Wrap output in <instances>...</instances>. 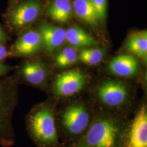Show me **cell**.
Listing matches in <instances>:
<instances>
[{
  "label": "cell",
  "mask_w": 147,
  "mask_h": 147,
  "mask_svg": "<svg viewBox=\"0 0 147 147\" xmlns=\"http://www.w3.org/2000/svg\"><path fill=\"white\" fill-rule=\"evenodd\" d=\"M73 8L70 0H53L45 9V15L59 23L68 22L73 16Z\"/></svg>",
  "instance_id": "7c38bea8"
},
{
  "label": "cell",
  "mask_w": 147,
  "mask_h": 147,
  "mask_svg": "<svg viewBox=\"0 0 147 147\" xmlns=\"http://www.w3.org/2000/svg\"><path fill=\"white\" fill-rule=\"evenodd\" d=\"M123 147H147V109L142 105L128 125Z\"/></svg>",
  "instance_id": "52a82bcc"
},
{
  "label": "cell",
  "mask_w": 147,
  "mask_h": 147,
  "mask_svg": "<svg viewBox=\"0 0 147 147\" xmlns=\"http://www.w3.org/2000/svg\"><path fill=\"white\" fill-rule=\"evenodd\" d=\"M42 9L40 2L30 0L14 8L7 18V25L13 31H19L34 22Z\"/></svg>",
  "instance_id": "8992f818"
},
{
  "label": "cell",
  "mask_w": 147,
  "mask_h": 147,
  "mask_svg": "<svg viewBox=\"0 0 147 147\" xmlns=\"http://www.w3.org/2000/svg\"><path fill=\"white\" fill-rule=\"evenodd\" d=\"M65 40L73 47L80 49L95 47L97 45L94 37L76 26L70 27L65 30Z\"/></svg>",
  "instance_id": "4fadbf2b"
},
{
  "label": "cell",
  "mask_w": 147,
  "mask_h": 147,
  "mask_svg": "<svg viewBox=\"0 0 147 147\" xmlns=\"http://www.w3.org/2000/svg\"><path fill=\"white\" fill-rule=\"evenodd\" d=\"M94 8L99 23L105 22L107 14V0H90Z\"/></svg>",
  "instance_id": "d6986e66"
},
{
  "label": "cell",
  "mask_w": 147,
  "mask_h": 147,
  "mask_svg": "<svg viewBox=\"0 0 147 147\" xmlns=\"http://www.w3.org/2000/svg\"><path fill=\"white\" fill-rule=\"evenodd\" d=\"M89 109L81 102H74L67 106L58 116L61 132L67 138H81L87 131L92 121Z\"/></svg>",
  "instance_id": "3957f363"
},
{
  "label": "cell",
  "mask_w": 147,
  "mask_h": 147,
  "mask_svg": "<svg viewBox=\"0 0 147 147\" xmlns=\"http://www.w3.org/2000/svg\"><path fill=\"white\" fill-rule=\"evenodd\" d=\"M42 46V39L38 30L28 29L20 34L11 47L10 56H32L39 53Z\"/></svg>",
  "instance_id": "ba28073f"
},
{
  "label": "cell",
  "mask_w": 147,
  "mask_h": 147,
  "mask_svg": "<svg viewBox=\"0 0 147 147\" xmlns=\"http://www.w3.org/2000/svg\"><path fill=\"white\" fill-rule=\"evenodd\" d=\"M86 84L87 77L80 69L69 70L56 77L53 83V92L58 97L71 96L81 92Z\"/></svg>",
  "instance_id": "5b68a950"
},
{
  "label": "cell",
  "mask_w": 147,
  "mask_h": 147,
  "mask_svg": "<svg viewBox=\"0 0 147 147\" xmlns=\"http://www.w3.org/2000/svg\"><path fill=\"white\" fill-rule=\"evenodd\" d=\"M103 48L89 47L81 49L78 53V59L88 65H94L100 63L105 55Z\"/></svg>",
  "instance_id": "2e32d148"
},
{
  "label": "cell",
  "mask_w": 147,
  "mask_h": 147,
  "mask_svg": "<svg viewBox=\"0 0 147 147\" xmlns=\"http://www.w3.org/2000/svg\"><path fill=\"white\" fill-rule=\"evenodd\" d=\"M37 30L40 34L43 46L50 54L56 53L66 41L65 30L61 27L42 22L38 25Z\"/></svg>",
  "instance_id": "9c48e42d"
},
{
  "label": "cell",
  "mask_w": 147,
  "mask_h": 147,
  "mask_svg": "<svg viewBox=\"0 0 147 147\" xmlns=\"http://www.w3.org/2000/svg\"><path fill=\"white\" fill-rule=\"evenodd\" d=\"M8 40V38L3 28L0 24V44H4Z\"/></svg>",
  "instance_id": "7402d4cb"
},
{
  "label": "cell",
  "mask_w": 147,
  "mask_h": 147,
  "mask_svg": "<svg viewBox=\"0 0 147 147\" xmlns=\"http://www.w3.org/2000/svg\"><path fill=\"white\" fill-rule=\"evenodd\" d=\"M87 147V146H85L84 144H81V143H80L79 144H78L77 146H75V147Z\"/></svg>",
  "instance_id": "603a6c76"
},
{
  "label": "cell",
  "mask_w": 147,
  "mask_h": 147,
  "mask_svg": "<svg viewBox=\"0 0 147 147\" xmlns=\"http://www.w3.org/2000/svg\"><path fill=\"white\" fill-rule=\"evenodd\" d=\"M13 92L11 86L0 82V112L9 105L12 101Z\"/></svg>",
  "instance_id": "ac0fdd59"
},
{
  "label": "cell",
  "mask_w": 147,
  "mask_h": 147,
  "mask_svg": "<svg viewBox=\"0 0 147 147\" xmlns=\"http://www.w3.org/2000/svg\"><path fill=\"white\" fill-rule=\"evenodd\" d=\"M78 59V53L75 47H68L63 48L55 58V64L59 68L68 67Z\"/></svg>",
  "instance_id": "e0dca14e"
},
{
  "label": "cell",
  "mask_w": 147,
  "mask_h": 147,
  "mask_svg": "<svg viewBox=\"0 0 147 147\" xmlns=\"http://www.w3.org/2000/svg\"><path fill=\"white\" fill-rule=\"evenodd\" d=\"M138 62L132 55L123 54L112 59L109 69L113 75L121 78H131L138 72Z\"/></svg>",
  "instance_id": "30bf717a"
},
{
  "label": "cell",
  "mask_w": 147,
  "mask_h": 147,
  "mask_svg": "<svg viewBox=\"0 0 147 147\" xmlns=\"http://www.w3.org/2000/svg\"><path fill=\"white\" fill-rule=\"evenodd\" d=\"M73 11L82 21L90 26L96 28L99 21L90 0H72Z\"/></svg>",
  "instance_id": "9a60e30c"
},
{
  "label": "cell",
  "mask_w": 147,
  "mask_h": 147,
  "mask_svg": "<svg viewBox=\"0 0 147 147\" xmlns=\"http://www.w3.org/2000/svg\"><path fill=\"white\" fill-rule=\"evenodd\" d=\"M94 94L102 105L115 110L123 109L130 98V90L127 84L111 79L105 80L96 86Z\"/></svg>",
  "instance_id": "277c9868"
},
{
  "label": "cell",
  "mask_w": 147,
  "mask_h": 147,
  "mask_svg": "<svg viewBox=\"0 0 147 147\" xmlns=\"http://www.w3.org/2000/svg\"><path fill=\"white\" fill-rule=\"evenodd\" d=\"M10 56L9 51L3 44H0V62L5 60L7 57Z\"/></svg>",
  "instance_id": "ffe728a7"
},
{
  "label": "cell",
  "mask_w": 147,
  "mask_h": 147,
  "mask_svg": "<svg viewBox=\"0 0 147 147\" xmlns=\"http://www.w3.org/2000/svg\"><path fill=\"white\" fill-rule=\"evenodd\" d=\"M128 51L146 62L147 59V32L146 30L131 33L125 44Z\"/></svg>",
  "instance_id": "5bb4252c"
},
{
  "label": "cell",
  "mask_w": 147,
  "mask_h": 147,
  "mask_svg": "<svg viewBox=\"0 0 147 147\" xmlns=\"http://www.w3.org/2000/svg\"><path fill=\"white\" fill-rule=\"evenodd\" d=\"M15 69L14 66L5 64L0 62V76L9 73Z\"/></svg>",
  "instance_id": "44dd1931"
},
{
  "label": "cell",
  "mask_w": 147,
  "mask_h": 147,
  "mask_svg": "<svg viewBox=\"0 0 147 147\" xmlns=\"http://www.w3.org/2000/svg\"><path fill=\"white\" fill-rule=\"evenodd\" d=\"M22 77L27 82L34 86L44 84L47 78V69L42 61L35 60L24 63L20 68Z\"/></svg>",
  "instance_id": "8fae6325"
},
{
  "label": "cell",
  "mask_w": 147,
  "mask_h": 147,
  "mask_svg": "<svg viewBox=\"0 0 147 147\" xmlns=\"http://www.w3.org/2000/svg\"><path fill=\"white\" fill-rule=\"evenodd\" d=\"M32 136L40 147H58V135L55 112L48 104L37 106L27 119Z\"/></svg>",
  "instance_id": "7a4b0ae2"
},
{
  "label": "cell",
  "mask_w": 147,
  "mask_h": 147,
  "mask_svg": "<svg viewBox=\"0 0 147 147\" xmlns=\"http://www.w3.org/2000/svg\"><path fill=\"white\" fill-rule=\"evenodd\" d=\"M128 125L120 116L97 113L93 116L80 143L88 147H123Z\"/></svg>",
  "instance_id": "6da1fadb"
}]
</instances>
